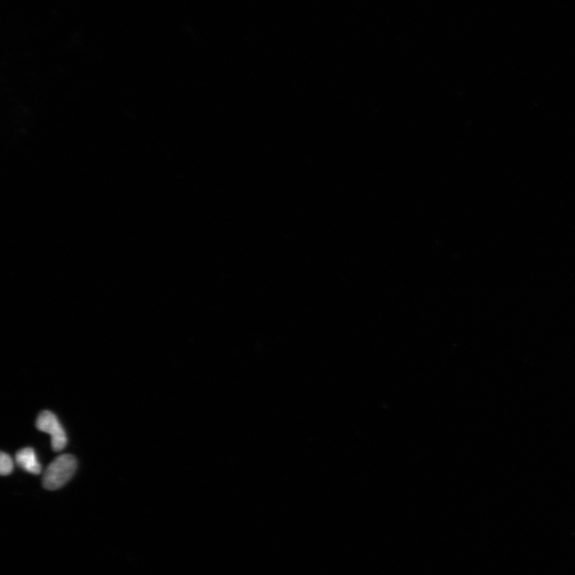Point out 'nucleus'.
I'll return each instance as SVG.
<instances>
[{"label":"nucleus","mask_w":575,"mask_h":575,"mask_svg":"<svg viewBox=\"0 0 575 575\" xmlns=\"http://www.w3.org/2000/svg\"><path fill=\"white\" fill-rule=\"evenodd\" d=\"M77 468V460L74 455L63 454L58 456L46 467L44 478V488L49 491L61 488L74 476Z\"/></svg>","instance_id":"1"},{"label":"nucleus","mask_w":575,"mask_h":575,"mask_svg":"<svg viewBox=\"0 0 575 575\" xmlns=\"http://www.w3.org/2000/svg\"><path fill=\"white\" fill-rule=\"evenodd\" d=\"M37 428L51 436V446L55 452H61L67 446L66 432L54 413L49 411L41 412L37 420Z\"/></svg>","instance_id":"2"},{"label":"nucleus","mask_w":575,"mask_h":575,"mask_svg":"<svg viewBox=\"0 0 575 575\" xmlns=\"http://www.w3.org/2000/svg\"><path fill=\"white\" fill-rule=\"evenodd\" d=\"M15 460L17 465L23 470L34 474V475H38L42 471V466L39 464L37 454L32 448H25L18 452Z\"/></svg>","instance_id":"3"},{"label":"nucleus","mask_w":575,"mask_h":575,"mask_svg":"<svg viewBox=\"0 0 575 575\" xmlns=\"http://www.w3.org/2000/svg\"><path fill=\"white\" fill-rule=\"evenodd\" d=\"M14 468L13 460L11 456L5 453L0 454V473L2 476H8Z\"/></svg>","instance_id":"4"}]
</instances>
